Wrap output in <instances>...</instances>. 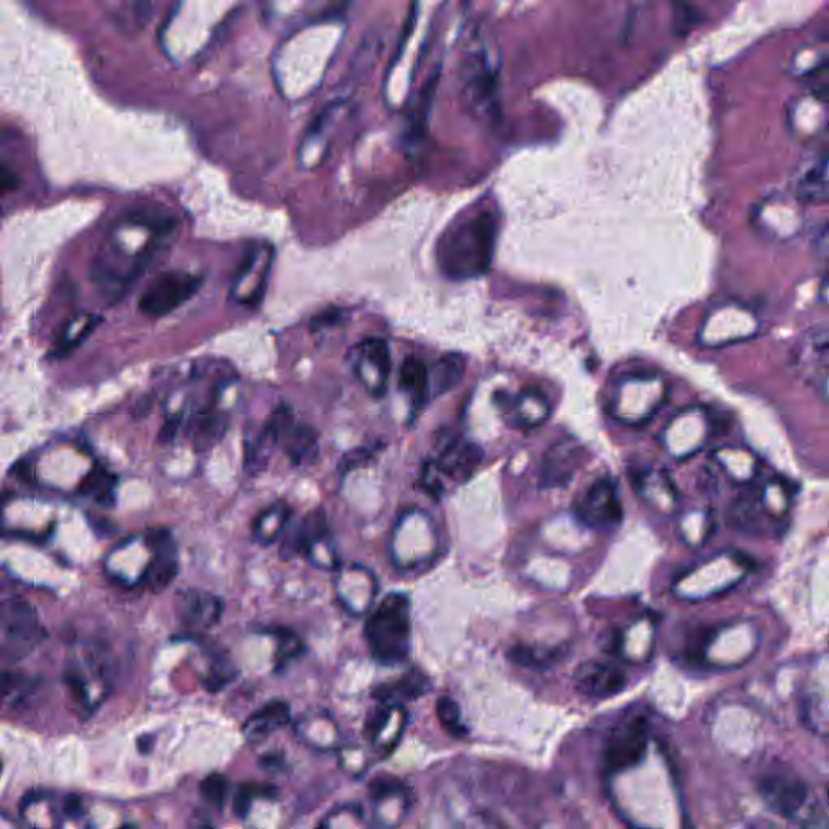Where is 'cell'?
Listing matches in <instances>:
<instances>
[{
  "instance_id": "74e56055",
  "label": "cell",
  "mask_w": 829,
  "mask_h": 829,
  "mask_svg": "<svg viewBox=\"0 0 829 829\" xmlns=\"http://www.w3.org/2000/svg\"><path fill=\"white\" fill-rule=\"evenodd\" d=\"M18 183H20V180H18L17 174L10 171L9 167L4 166V164H0V195L17 190Z\"/></svg>"
},
{
  "instance_id": "f546056e",
  "label": "cell",
  "mask_w": 829,
  "mask_h": 829,
  "mask_svg": "<svg viewBox=\"0 0 829 829\" xmlns=\"http://www.w3.org/2000/svg\"><path fill=\"white\" fill-rule=\"evenodd\" d=\"M99 323H101L99 316H86L85 319L70 323L67 329H65L64 334H62V337H60L56 355H65V353L77 349L78 345L85 341L86 337L90 336L91 332L96 329Z\"/></svg>"
},
{
  "instance_id": "30bf717a",
  "label": "cell",
  "mask_w": 829,
  "mask_h": 829,
  "mask_svg": "<svg viewBox=\"0 0 829 829\" xmlns=\"http://www.w3.org/2000/svg\"><path fill=\"white\" fill-rule=\"evenodd\" d=\"M146 546L153 554L143 570V582L153 593L166 590L179 574V553L169 530L159 528L146 535Z\"/></svg>"
},
{
  "instance_id": "9c48e42d",
  "label": "cell",
  "mask_w": 829,
  "mask_h": 829,
  "mask_svg": "<svg viewBox=\"0 0 829 829\" xmlns=\"http://www.w3.org/2000/svg\"><path fill=\"white\" fill-rule=\"evenodd\" d=\"M575 514L580 522L596 530H613L624 517L621 496L616 481L601 477L588 486L575 504Z\"/></svg>"
},
{
  "instance_id": "f35d334b",
  "label": "cell",
  "mask_w": 829,
  "mask_h": 829,
  "mask_svg": "<svg viewBox=\"0 0 829 829\" xmlns=\"http://www.w3.org/2000/svg\"><path fill=\"white\" fill-rule=\"evenodd\" d=\"M261 763H263V766H266V768H273V766L274 768H277V766H281L282 761L281 758L277 757V755H274V757L269 755V757H264Z\"/></svg>"
},
{
  "instance_id": "cb8c5ba5",
  "label": "cell",
  "mask_w": 829,
  "mask_h": 829,
  "mask_svg": "<svg viewBox=\"0 0 829 829\" xmlns=\"http://www.w3.org/2000/svg\"><path fill=\"white\" fill-rule=\"evenodd\" d=\"M511 409L515 425L520 428H533L541 425L549 417L551 405L545 394L536 389H525L512 402Z\"/></svg>"
},
{
  "instance_id": "5bb4252c",
  "label": "cell",
  "mask_w": 829,
  "mask_h": 829,
  "mask_svg": "<svg viewBox=\"0 0 829 829\" xmlns=\"http://www.w3.org/2000/svg\"><path fill=\"white\" fill-rule=\"evenodd\" d=\"M575 690L587 698L604 700L621 693L627 685V676L616 664L587 661L574 674Z\"/></svg>"
},
{
  "instance_id": "3957f363",
  "label": "cell",
  "mask_w": 829,
  "mask_h": 829,
  "mask_svg": "<svg viewBox=\"0 0 829 829\" xmlns=\"http://www.w3.org/2000/svg\"><path fill=\"white\" fill-rule=\"evenodd\" d=\"M370 653L384 666L402 664L412 653L410 600L404 593H389L365 624Z\"/></svg>"
},
{
  "instance_id": "e0dca14e",
  "label": "cell",
  "mask_w": 829,
  "mask_h": 829,
  "mask_svg": "<svg viewBox=\"0 0 829 829\" xmlns=\"http://www.w3.org/2000/svg\"><path fill=\"white\" fill-rule=\"evenodd\" d=\"M583 449L572 439H564L554 444L546 452L543 467H541V486L543 488H562L574 478L580 462Z\"/></svg>"
},
{
  "instance_id": "d4e9b609",
  "label": "cell",
  "mask_w": 829,
  "mask_h": 829,
  "mask_svg": "<svg viewBox=\"0 0 829 829\" xmlns=\"http://www.w3.org/2000/svg\"><path fill=\"white\" fill-rule=\"evenodd\" d=\"M465 358L459 353H447L434 363L430 376V396H443L462 381L465 373Z\"/></svg>"
},
{
  "instance_id": "f1b7e54d",
  "label": "cell",
  "mask_w": 829,
  "mask_h": 829,
  "mask_svg": "<svg viewBox=\"0 0 829 829\" xmlns=\"http://www.w3.org/2000/svg\"><path fill=\"white\" fill-rule=\"evenodd\" d=\"M226 431V421L217 413H203L195 421V446L201 451L213 447L221 441Z\"/></svg>"
},
{
  "instance_id": "8fae6325",
  "label": "cell",
  "mask_w": 829,
  "mask_h": 829,
  "mask_svg": "<svg viewBox=\"0 0 829 829\" xmlns=\"http://www.w3.org/2000/svg\"><path fill=\"white\" fill-rule=\"evenodd\" d=\"M328 549L334 551L329 541L328 517L323 509H316L302 520V523L295 528L294 533L287 536L282 545L281 554L284 559L302 554L308 557L315 566L319 564V551Z\"/></svg>"
},
{
  "instance_id": "5b68a950",
  "label": "cell",
  "mask_w": 829,
  "mask_h": 829,
  "mask_svg": "<svg viewBox=\"0 0 829 829\" xmlns=\"http://www.w3.org/2000/svg\"><path fill=\"white\" fill-rule=\"evenodd\" d=\"M760 794L765 804L779 817L808 828L828 826L826 808L820 804L812 787L802 779L771 774L761 781Z\"/></svg>"
},
{
  "instance_id": "277c9868",
  "label": "cell",
  "mask_w": 829,
  "mask_h": 829,
  "mask_svg": "<svg viewBox=\"0 0 829 829\" xmlns=\"http://www.w3.org/2000/svg\"><path fill=\"white\" fill-rule=\"evenodd\" d=\"M64 682L81 710L98 708L114 684L111 650L96 640L78 643L65 668Z\"/></svg>"
},
{
  "instance_id": "83f0119b",
  "label": "cell",
  "mask_w": 829,
  "mask_h": 829,
  "mask_svg": "<svg viewBox=\"0 0 829 829\" xmlns=\"http://www.w3.org/2000/svg\"><path fill=\"white\" fill-rule=\"evenodd\" d=\"M115 477L106 468L94 467L85 480L81 481L80 493L90 496L94 501L107 502L114 498Z\"/></svg>"
},
{
  "instance_id": "44dd1931",
  "label": "cell",
  "mask_w": 829,
  "mask_h": 829,
  "mask_svg": "<svg viewBox=\"0 0 829 829\" xmlns=\"http://www.w3.org/2000/svg\"><path fill=\"white\" fill-rule=\"evenodd\" d=\"M795 193L805 203H825L828 200V156L821 153L805 162L795 180Z\"/></svg>"
},
{
  "instance_id": "e575fe53",
  "label": "cell",
  "mask_w": 829,
  "mask_h": 829,
  "mask_svg": "<svg viewBox=\"0 0 829 829\" xmlns=\"http://www.w3.org/2000/svg\"><path fill=\"white\" fill-rule=\"evenodd\" d=\"M201 795L208 804L221 810L226 804L227 794H229V779L224 774L213 773L203 779L200 786Z\"/></svg>"
},
{
  "instance_id": "52a82bcc",
  "label": "cell",
  "mask_w": 829,
  "mask_h": 829,
  "mask_svg": "<svg viewBox=\"0 0 829 829\" xmlns=\"http://www.w3.org/2000/svg\"><path fill=\"white\" fill-rule=\"evenodd\" d=\"M203 285V277L183 271L159 274L140 297V311L149 318H164L192 300Z\"/></svg>"
},
{
  "instance_id": "ffe728a7",
  "label": "cell",
  "mask_w": 829,
  "mask_h": 829,
  "mask_svg": "<svg viewBox=\"0 0 829 829\" xmlns=\"http://www.w3.org/2000/svg\"><path fill=\"white\" fill-rule=\"evenodd\" d=\"M290 706L282 700L264 705L263 708L253 713L243 724L242 732L245 739L253 744L263 742L273 732L279 731L290 723Z\"/></svg>"
},
{
  "instance_id": "8992f818",
  "label": "cell",
  "mask_w": 829,
  "mask_h": 829,
  "mask_svg": "<svg viewBox=\"0 0 829 829\" xmlns=\"http://www.w3.org/2000/svg\"><path fill=\"white\" fill-rule=\"evenodd\" d=\"M46 638L35 608L28 601H0V663H17Z\"/></svg>"
},
{
  "instance_id": "4fadbf2b",
  "label": "cell",
  "mask_w": 829,
  "mask_h": 829,
  "mask_svg": "<svg viewBox=\"0 0 829 829\" xmlns=\"http://www.w3.org/2000/svg\"><path fill=\"white\" fill-rule=\"evenodd\" d=\"M175 611H177L180 624L185 629L203 632L221 621L224 604L213 593L188 588V590L180 591L177 596Z\"/></svg>"
},
{
  "instance_id": "d6986e66",
  "label": "cell",
  "mask_w": 829,
  "mask_h": 829,
  "mask_svg": "<svg viewBox=\"0 0 829 829\" xmlns=\"http://www.w3.org/2000/svg\"><path fill=\"white\" fill-rule=\"evenodd\" d=\"M279 446L294 467H308L319 454V434L315 428L292 421L282 433Z\"/></svg>"
},
{
  "instance_id": "d6a6232c",
  "label": "cell",
  "mask_w": 829,
  "mask_h": 829,
  "mask_svg": "<svg viewBox=\"0 0 829 829\" xmlns=\"http://www.w3.org/2000/svg\"><path fill=\"white\" fill-rule=\"evenodd\" d=\"M237 674H239V671H237L234 664L230 663L226 656L214 658V661H211L208 672H206V676L203 677V684H205L209 692H219V690L224 689L230 682L234 681Z\"/></svg>"
},
{
  "instance_id": "1f68e13d",
  "label": "cell",
  "mask_w": 829,
  "mask_h": 829,
  "mask_svg": "<svg viewBox=\"0 0 829 829\" xmlns=\"http://www.w3.org/2000/svg\"><path fill=\"white\" fill-rule=\"evenodd\" d=\"M436 715H438L439 723L444 727L447 734L452 737L462 739L467 736V727L462 723V715H460V708L455 700L449 697H441L436 702Z\"/></svg>"
},
{
  "instance_id": "7402d4cb",
  "label": "cell",
  "mask_w": 829,
  "mask_h": 829,
  "mask_svg": "<svg viewBox=\"0 0 829 829\" xmlns=\"http://www.w3.org/2000/svg\"><path fill=\"white\" fill-rule=\"evenodd\" d=\"M430 690V679L418 671L405 672L404 676L389 684L378 685L373 697L381 703L413 702Z\"/></svg>"
},
{
  "instance_id": "2e32d148",
  "label": "cell",
  "mask_w": 829,
  "mask_h": 829,
  "mask_svg": "<svg viewBox=\"0 0 829 829\" xmlns=\"http://www.w3.org/2000/svg\"><path fill=\"white\" fill-rule=\"evenodd\" d=\"M292 421V410L287 405H281L274 410L263 430L245 444V470L250 475H256L268 465L271 452L274 451V447L279 446L282 433Z\"/></svg>"
},
{
  "instance_id": "d590c367",
  "label": "cell",
  "mask_w": 829,
  "mask_h": 829,
  "mask_svg": "<svg viewBox=\"0 0 829 829\" xmlns=\"http://www.w3.org/2000/svg\"><path fill=\"white\" fill-rule=\"evenodd\" d=\"M28 687V679L15 671H0V705L9 702L10 698L20 697V693Z\"/></svg>"
},
{
  "instance_id": "4dcf8cb0",
  "label": "cell",
  "mask_w": 829,
  "mask_h": 829,
  "mask_svg": "<svg viewBox=\"0 0 829 829\" xmlns=\"http://www.w3.org/2000/svg\"><path fill=\"white\" fill-rule=\"evenodd\" d=\"M268 634L271 635V637L276 638V663L279 664V666L289 663L292 659L303 655L305 645H303L302 640H300V638H298L292 630L285 629V627H273V629H268Z\"/></svg>"
},
{
  "instance_id": "836d02e7",
  "label": "cell",
  "mask_w": 829,
  "mask_h": 829,
  "mask_svg": "<svg viewBox=\"0 0 829 829\" xmlns=\"http://www.w3.org/2000/svg\"><path fill=\"white\" fill-rule=\"evenodd\" d=\"M276 794L274 787L260 786V784H242L234 795V813L239 818H247L253 800L258 797H273Z\"/></svg>"
},
{
  "instance_id": "484cf974",
  "label": "cell",
  "mask_w": 829,
  "mask_h": 829,
  "mask_svg": "<svg viewBox=\"0 0 829 829\" xmlns=\"http://www.w3.org/2000/svg\"><path fill=\"white\" fill-rule=\"evenodd\" d=\"M399 386L412 397L415 407H423L430 397V376L425 363L415 357H407L400 366Z\"/></svg>"
},
{
  "instance_id": "ba28073f",
  "label": "cell",
  "mask_w": 829,
  "mask_h": 829,
  "mask_svg": "<svg viewBox=\"0 0 829 829\" xmlns=\"http://www.w3.org/2000/svg\"><path fill=\"white\" fill-rule=\"evenodd\" d=\"M650 726L643 716H629L609 732L604 745V763L611 771L640 765L647 755Z\"/></svg>"
},
{
  "instance_id": "603a6c76",
  "label": "cell",
  "mask_w": 829,
  "mask_h": 829,
  "mask_svg": "<svg viewBox=\"0 0 829 829\" xmlns=\"http://www.w3.org/2000/svg\"><path fill=\"white\" fill-rule=\"evenodd\" d=\"M292 517V509L285 502H276L266 507L253 520V536L263 546L273 545L274 541L285 532Z\"/></svg>"
},
{
  "instance_id": "7c38bea8",
  "label": "cell",
  "mask_w": 829,
  "mask_h": 829,
  "mask_svg": "<svg viewBox=\"0 0 829 829\" xmlns=\"http://www.w3.org/2000/svg\"><path fill=\"white\" fill-rule=\"evenodd\" d=\"M407 724L409 713L402 703H383L368 715L366 736L379 753L389 755L399 745Z\"/></svg>"
},
{
  "instance_id": "4316f807",
  "label": "cell",
  "mask_w": 829,
  "mask_h": 829,
  "mask_svg": "<svg viewBox=\"0 0 829 829\" xmlns=\"http://www.w3.org/2000/svg\"><path fill=\"white\" fill-rule=\"evenodd\" d=\"M566 647H538V645H515L509 651V658L525 668H548L566 658Z\"/></svg>"
},
{
  "instance_id": "6da1fadb",
  "label": "cell",
  "mask_w": 829,
  "mask_h": 829,
  "mask_svg": "<svg viewBox=\"0 0 829 829\" xmlns=\"http://www.w3.org/2000/svg\"><path fill=\"white\" fill-rule=\"evenodd\" d=\"M498 214L477 209L444 230L436 247V260L444 276L452 281L477 279L493 263L498 240Z\"/></svg>"
},
{
  "instance_id": "7a4b0ae2",
  "label": "cell",
  "mask_w": 829,
  "mask_h": 829,
  "mask_svg": "<svg viewBox=\"0 0 829 829\" xmlns=\"http://www.w3.org/2000/svg\"><path fill=\"white\" fill-rule=\"evenodd\" d=\"M499 54L485 38L473 39L459 65V93L462 103L477 119L493 120L499 115Z\"/></svg>"
},
{
  "instance_id": "8d00e7d4",
  "label": "cell",
  "mask_w": 829,
  "mask_h": 829,
  "mask_svg": "<svg viewBox=\"0 0 829 829\" xmlns=\"http://www.w3.org/2000/svg\"><path fill=\"white\" fill-rule=\"evenodd\" d=\"M371 459V452L366 449H355L349 454L342 457L341 470L344 473L350 472L353 468H358L360 465L366 464Z\"/></svg>"
},
{
  "instance_id": "ac0fdd59",
  "label": "cell",
  "mask_w": 829,
  "mask_h": 829,
  "mask_svg": "<svg viewBox=\"0 0 829 829\" xmlns=\"http://www.w3.org/2000/svg\"><path fill=\"white\" fill-rule=\"evenodd\" d=\"M483 460V451L477 444L454 439L447 443L444 451L439 455L436 468L454 481H467Z\"/></svg>"
},
{
  "instance_id": "9a60e30c",
  "label": "cell",
  "mask_w": 829,
  "mask_h": 829,
  "mask_svg": "<svg viewBox=\"0 0 829 829\" xmlns=\"http://www.w3.org/2000/svg\"><path fill=\"white\" fill-rule=\"evenodd\" d=\"M391 370V352L383 339H368L362 342L357 350L355 373L373 396H384Z\"/></svg>"
}]
</instances>
